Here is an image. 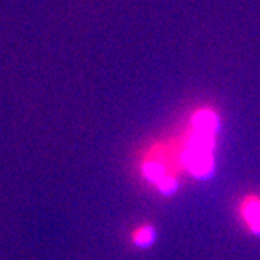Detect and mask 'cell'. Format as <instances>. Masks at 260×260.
Returning <instances> with one entry per match:
<instances>
[{"label": "cell", "instance_id": "6da1fadb", "mask_svg": "<svg viewBox=\"0 0 260 260\" xmlns=\"http://www.w3.org/2000/svg\"><path fill=\"white\" fill-rule=\"evenodd\" d=\"M194 132L184 146L185 169L197 178H205L214 168V138L218 120L213 112H198L192 119Z\"/></svg>", "mask_w": 260, "mask_h": 260}, {"label": "cell", "instance_id": "7a4b0ae2", "mask_svg": "<svg viewBox=\"0 0 260 260\" xmlns=\"http://www.w3.org/2000/svg\"><path fill=\"white\" fill-rule=\"evenodd\" d=\"M239 211L247 230L260 236V195L247 194L243 197Z\"/></svg>", "mask_w": 260, "mask_h": 260}, {"label": "cell", "instance_id": "3957f363", "mask_svg": "<svg viewBox=\"0 0 260 260\" xmlns=\"http://www.w3.org/2000/svg\"><path fill=\"white\" fill-rule=\"evenodd\" d=\"M155 240V229L150 224H142L132 232V242L138 247L150 246Z\"/></svg>", "mask_w": 260, "mask_h": 260}]
</instances>
